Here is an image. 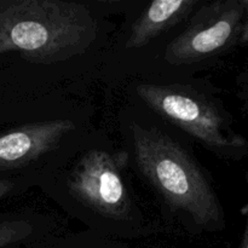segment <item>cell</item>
<instances>
[{"label": "cell", "instance_id": "8fae6325", "mask_svg": "<svg viewBox=\"0 0 248 248\" xmlns=\"http://www.w3.org/2000/svg\"><path fill=\"white\" fill-rule=\"evenodd\" d=\"M14 188V183L10 181H0V199L6 196Z\"/></svg>", "mask_w": 248, "mask_h": 248}, {"label": "cell", "instance_id": "5b68a950", "mask_svg": "<svg viewBox=\"0 0 248 248\" xmlns=\"http://www.w3.org/2000/svg\"><path fill=\"white\" fill-rule=\"evenodd\" d=\"M127 160L125 152L93 149L85 153L68 179L70 194L103 217L125 219L130 212V199L123 176Z\"/></svg>", "mask_w": 248, "mask_h": 248}, {"label": "cell", "instance_id": "8992f818", "mask_svg": "<svg viewBox=\"0 0 248 248\" xmlns=\"http://www.w3.org/2000/svg\"><path fill=\"white\" fill-rule=\"evenodd\" d=\"M67 119L22 125L0 135V171L27 166L55 149L61 140L74 131Z\"/></svg>", "mask_w": 248, "mask_h": 248}, {"label": "cell", "instance_id": "52a82bcc", "mask_svg": "<svg viewBox=\"0 0 248 248\" xmlns=\"http://www.w3.org/2000/svg\"><path fill=\"white\" fill-rule=\"evenodd\" d=\"M198 0H155L133 23L126 48H140L186 18Z\"/></svg>", "mask_w": 248, "mask_h": 248}, {"label": "cell", "instance_id": "3957f363", "mask_svg": "<svg viewBox=\"0 0 248 248\" xmlns=\"http://www.w3.org/2000/svg\"><path fill=\"white\" fill-rule=\"evenodd\" d=\"M136 90L153 110L219 156L241 159L246 155L247 140L232 131L218 108L190 87L140 84Z\"/></svg>", "mask_w": 248, "mask_h": 248}, {"label": "cell", "instance_id": "ba28073f", "mask_svg": "<svg viewBox=\"0 0 248 248\" xmlns=\"http://www.w3.org/2000/svg\"><path fill=\"white\" fill-rule=\"evenodd\" d=\"M33 232V227L24 220L0 222V248L22 241Z\"/></svg>", "mask_w": 248, "mask_h": 248}, {"label": "cell", "instance_id": "7c38bea8", "mask_svg": "<svg viewBox=\"0 0 248 248\" xmlns=\"http://www.w3.org/2000/svg\"><path fill=\"white\" fill-rule=\"evenodd\" d=\"M242 94H244L245 102H246V107L248 109V65L244 74V78H242Z\"/></svg>", "mask_w": 248, "mask_h": 248}, {"label": "cell", "instance_id": "9c48e42d", "mask_svg": "<svg viewBox=\"0 0 248 248\" xmlns=\"http://www.w3.org/2000/svg\"><path fill=\"white\" fill-rule=\"evenodd\" d=\"M242 2H244L245 10H246V16H245V21H244V26H242V29H241V34H240L239 44L240 45L246 46V45H248V0H242Z\"/></svg>", "mask_w": 248, "mask_h": 248}, {"label": "cell", "instance_id": "4fadbf2b", "mask_svg": "<svg viewBox=\"0 0 248 248\" xmlns=\"http://www.w3.org/2000/svg\"><path fill=\"white\" fill-rule=\"evenodd\" d=\"M9 51H12V48L9 45H6L4 43H0V55H2L5 52H9Z\"/></svg>", "mask_w": 248, "mask_h": 248}, {"label": "cell", "instance_id": "30bf717a", "mask_svg": "<svg viewBox=\"0 0 248 248\" xmlns=\"http://www.w3.org/2000/svg\"><path fill=\"white\" fill-rule=\"evenodd\" d=\"M242 215L245 217V229L244 234H242L241 244L240 248H248V203L242 208Z\"/></svg>", "mask_w": 248, "mask_h": 248}, {"label": "cell", "instance_id": "6da1fadb", "mask_svg": "<svg viewBox=\"0 0 248 248\" xmlns=\"http://www.w3.org/2000/svg\"><path fill=\"white\" fill-rule=\"evenodd\" d=\"M98 34L85 5L61 0H0V43L38 64L86 52Z\"/></svg>", "mask_w": 248, "mask_h": 248}, {"label": "cell", "instance_id": "7a4b0ae2", "mask_svg": "<svg viewBox=\"0 0 248 248\" xmlns=\"http://www.w3.org/2000/svg\"><path fill=\"white\" fill-rule=\"evenodd\" d=\"M138 169L173 211L188 215L207 230L224 228V211L201 167L179 143L165 133L132 126Z\"/></svg>", "mask_w": 248, "mask_h": 248}, {"label": "cell", "instance_id": "277c9868", "mask_svg": "<svg viewBox=\"0 0 248 248\" xmlns=\"http://www.w3.org/2000/svg\"><path fill=\"white\" fill-rule=\"evenodd\" d=\"M246 10L242 0H217L196 11L186 31L167 45L165 60L193 64L239 44Z\"/></svg>", "mask_w": 248, "mask_h": 248}]
</instances>
